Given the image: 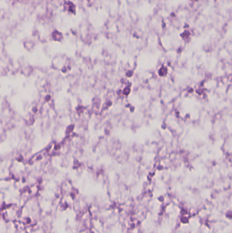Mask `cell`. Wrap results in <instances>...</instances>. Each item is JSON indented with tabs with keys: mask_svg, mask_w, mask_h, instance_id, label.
<instances>
[]
</instances>
